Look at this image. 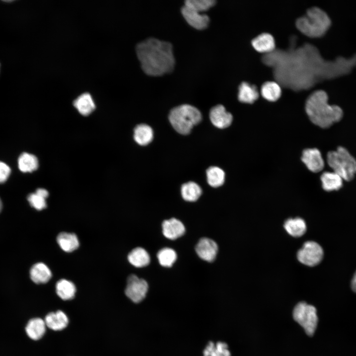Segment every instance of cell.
Returning <instances> with one entry per match:
<instances>
[{
  "instance_id": "cell-1",
  "label": "cell",
  "mask_w": 356,
  "mask_h": 356,
  "mask_svg": "<svg viewBox=\"0 0 356 356\" xmlns=\"http://www.w3.org/2000/svg\"><path fill=\"white\" fill-rule=\"evenodd\" d=\"M136 52L143 71L148 75L161 76L174 69L175 59L169 42L150 38L137 44Z\"/></svg>"
},
{
  "instance_id": "cell-2",
  "label": "cell",
  "mask_w": 356,
  "mask_h": 356,
  "mask_svg": "<svg viewBox=\"0 0 356 356\" xmlns=\"http://www.w3.org/2000/svg\"><path fill=\"white\" fill-rule=\"evenodd\" d=\"M328 95L323 90L311 93L306 100L305 110L311 122L321 128H327L339 122L343 111L338 106L328 103Z\"/></svg>"
},
{
  "instance_id": "cell-3",
  "label": "cell",
  "mask_w": 356,
  "mask_h": 356,
  "mask_svg": "<svg viewBox=\"0 0 356 356\" xmlns=\"http://www.w3.org/2000/svg\"><path fill=\"white\" fill-rule=\"evenodd\" d=\"M331 24L327 14L321 8L312 7L297 19L296 26L304 35L312 38H320L327 31Z\"/></svg>"
},
{
  "instance_id": "cell-4",
  "label": "cell",
  "mask_w": 356,
  "mask_h": 356,
  "mask_svg": "<svg viewBox=\"0 0 356 356\" xmlns=\"http://www.w3.org/2000/svg\"><path fill=\"white\" fill-rule=\"evenodd\" d=\"M169 119L177 132L187 134L192 128L201 121L202 116L199 110L194 106L183 104L171 110Z\"/></svg>"
},
{
  "instance_id": "cell-5",
  "label": "cell",
  "mask_w": 356,
  "mask_h": 356,
  "mask_svg": "<svg viewBox=\"0 0 356 356\" xmlns=\"http://www.w3.org/2000/svg\"><path fill=\"white\" fill-rule=\"evenodd\" d=\"M327 161L334 172L345 180H351L356 174V160L344 147L329 152Z\"/></svg>"
},
{
  "instance_id": "cell-6",
  "label": "cell",
  "mask_w": 356,
  "mask_h": 356,
  "mask_svg": "<svg viewBox=\"0 0 356 356\" xmlns=\"http://www.w3.org/2000/svg\"><path fill=\"white\" fill-rule=\"evenodd\" d=\"M293 315L294 320L304 329L308 335H313L318 321L314 307L305 302H300L295 307Z\"/></svg>"
},
{
  "instance_id": "cell-7",
  "label": "cell",
  "mask_w": 356,
  "mask_h": 356,
  "mask_svg": "<svg viewBox=\"0 0 356 356\" xmlns=\"http://www.w3.org/2000/svg\"><path fill=\"white\" fill-rule=\"evenodd\" d=\"M323 257L321 247L314 241L305 242L298 251L297 258L304 265L313 267L318 264Z\"/></svg>"
},
{
  "instance_id": "cell-8",
  "label": "cell",
  "mask_w": 356,
  "mask_h": 356,
  "mask_svg": "<svg viewBox=\"0 0 356 356\" xmlns=\"http://www.w3.org/2000/svg\"><path fill=\"white\" fill-rule=\"evenodd\" d=\"M148 288V284L145 280L132 274L127 279L125 294L133 302L137 303L145 297Z\"/></svg>"
},
{
  "instance_id": "cell-9",
  "label": "cell",
  "mask_w": 356,
  "mask_h": 356,
  "mask_svg": "<svg viewBox=\"0 0 356 356\" xmlns=\"http://www.w3.org/2000/svg\"><path fill=\"white\" fill-rule=\"evenodd\" d=\"M218 250L217 243L214 240L206 237L201 238L195 247V251L198 256L209 262L215 260Z\"/></svg>"
},
{
  "instance_id": "cell-10",
  "label": "cell",
  "mask_w": 356,
  "mask_h": 356,
  "mask_svg": "<svg viewBox=\"0 0 356 356\" xmlns=\"http://www.w3.org/2000/svg\"><path fill=\"white\" fill-rule=\"evenodd\" d=\"M302 160L311 171L317 173L321 171L324 162L321 153L316 148H308L303 152Z\"/></svg>"
},
{
  "instance_id": "cell-11",
  "label": "cell",
  "mask_w": 356,
  "mask_h": 356,
  "mask_svg": "<svg viewBox=\"0 0 356 356\" xmlns=\"http://www.w3.org/2000/svg\"><path fill=\"white\" fill-rule=\"evenodd\" d=\"M181 12L186 22L196 29L203 30L209 25L210 19L206 14H201L185 5L181 8Z\"/></svg>"
},
{
  "instance_id": "cell-12",
  "label": "cell",
  "mask_w": 356,
  "mask_h": 356,
  "mask_svg": "<svg viewBox=\"0 0 356 356\" xmlns=\"http://www.w3.org/2000/svg\"><path fill=\"white\" fill-rule=\"evenodd\" d=\"M232 116L225 107L219 104L212 108L210 112V119L212 124L220 129L229 127L232 121Z\"/></svg>"
},
{
  "instance_id": "cell-13",
  "label": "cell",
  "mask_w": 356,
  "mask_h": 356,
  "mask_svg": "<svg viewBox=\"0 0 356 356\" xmlns=\"http://www.w3.org/2000/svg\"><path fill=\"white\" fill-rule=\"evenodd\" d=\"M254 49L260 53H270L274 50L275 42L273 36L268 33H263L257 35L251 41Z\"/></svg>"
},
{
  "instance_id": "cell-14",
  "label": "cell",
  "mask_w": 356,
  "mask_h": 356,
  "mask_svg": "<svg viewBox=\"0 0 356 356\" xmlns=\"http://www.w3.org/2000/svg\"><path fill=\"white\" fill-rule=\"evenodd\" d=\"M259 96L256 86L246 82H242L238 88L237 97L242 103L252 104L256 101Z\"/></svg>"
},
{
  "instance_id": "cell-15",
  "label": "cell",
  "mask_w": 356,
  "mask_h": 356,
  "mask_svg": "<svg viewBox=\"0 0 356 356\" xmlns=\"http://www.w3.org/2000/svg\"><path fill=\"white\" fill-rule=\"evenodd\" d=\"M162 229L164 235L171 240L181 236L185 231L183 224L175 218L164 221L162 223Z\"/></svg>"
},
{
  "instance_id": "cell-16",
  "label": "cell",
  "mask_w": 356,
  "mask_h": 356,
  "mask_svg": "<svg viewBox=\"0 0 356 356\" xmlns=\"http://www.w3.org/2000/svg\"><path fill=\"white\" fill-rule=\"evenodd\" d=\"M44 322L49 328L58 331L63 329L67 326L68 318L63 312L59 310L47 314L45 317Z\"/></svg>"
},
{
  "instance_id": "cell-17",
  "label": "cell",
  "mask_w": 356,
  "mask_h": 356,
  "mask_svg": "<svg viewBox=\"0 0 356 356\" xmlns=\"http://www.w3.org/2000/svg\"><path fill=\"white\" fill-rule=\"evenodd\" d=\"M261 94L264 99L268 101H276L282 94L280 85L275 81H266L261 86Z\"/></svg>"
},
{
  "instance_id": "cell-18",
  "label": "cell",
  "mask_w": 356,
  "mask_h": 356,
  "mask_svg": "<svg viewBox=\"0 0 356 356\" xmlns=\"http://www.w3.org/2000/svg\"><path fill=\"white\" fill-rule=\"evenodd\" d=\"M73 105L83 116L89 115L95 108L91 95L88 92L83 93L76 98L73 102Z\"/></svg>"
},
{
  "instance_id": "cell-19",
  "label": "cell",
  "mask_w": 356,
  "mask_h": 356,
  "mask_svg": "<svg viewBox=\"0 0 356 356\" xmlns=\"http://www.w3.org/2000/svg\"><path fill=\"white\" fill-rule=\"evenodd\" d=\"M30 274L32 280L37 284L46 283L52 276L49 268L43 263H38L33 266Z\"/></svg>"
},
{
  "instance_id": "cell-20",
  "label": "cell",
  "mask_w": 356,
  "mask_h": 356,
  "mask_svg": "<svg viewBox=\"0 0 356 356\" xmlns=\"http://www.w3.org/2000/svg\"><path fill=\"white\" fill-rule=\"evenodd\" d=\"M56 240L60 247L66 252H71L79 246V240L74 233L61 232L57 235Z\"/></svg>"
},
{
  "instance_id": "cell-21",
  "label": "cell",
  "mask_w": 356,
  "mask_h": 356,
  "mask_svg": "<svg viewBox=\"0 0 356 356\" xmlns=\"http://www.w3.org/2000/svg\"><path fill=\"white\" fill-rule=\"evenodd\" d=\"M44 320L40 318H34L29 320L25 328L28 336L32 339L38 340L41 339L45 331Z\"/></svg>"
},
{
  "instance_id": "cell-22",
  "label": "cell",
  "mask_w": 356,
  "mask_h": 356,
  "mask_svg": "<svg viewBox=\"0 0 356 356\" xmlns=\"http://www.w3.org/2000/svg\"><path fill=\"white\" fill-rule=\"evenodd\" d=\"M320 179L322 188L327 191L339 190L343 185V179L334 172L323 173Z\"/></svg>"
},
{
  "instance_id": "cell-23",
  "label": "cell",
  "mask_w": 356,
  "mask_h": 356,
  "mask_svg": "<svg viewBox=\"0 0 356 356\" xmlns=\"http://www.w3.org/2000/svg\"><path fill=\"white\" fill-rule=\"evenodd\" d=\"M134 140L140 145H146L151 142L153 138V132L152 128L147 125H138L134 129Z\"/></svg>"
},
{
  "instance_id": "cell-24",
  "label": "cell",
  "mask_w": 356,
  "mask_h": 356,
  "mask_svg": "<svg viewBox=\"0 0 356 356\" xmlns=\"http://www.w3.org/2000/svg\"><path fill=\"white\" fill-rule=\"evenodd\" d=\"M128 259L132 265L137 267L147 266L150 261V256L147 252L141 247L134 249L129 254Z\"/></svg>"
},
{
  "instance_id": "cell-25",
  "label": "cell",
  "mask_w": 356,
  "mask_h": 356,
  "mask_svg": "<svg viewBox=\"0 0 356 356\" xmlns=\"http://www.w3.org/2000/svg\"><path fill=\"white\" fill-rule=\"evenodd\" d=\"M284 227L288 233L295 237L302 236L307 229L305 222L300 218L288 219L285 221Z\"/></svg>"
},
{
  "instance_id": "cell-26",
  "label": "cell",
  "mask_w": 356,
  "mask_h": 356,
  "mask_svg": "<svg viewBox=\"0 0 356 356\" xmlns=\"http://www.w3.org/2000/svg\"><path fill=\"white\" fill-rule=\"evenodd\" d=\"M76 287L73 283L66 279L59 280L56 284L57 295L63 300H71L75 296Z\"/></svg>"
},
{
  "instance_id": "cell-27",
  "label": "cell",
  "mask_w": 356,
  "mask_h": 356,
  "mask_svg": "<svg viewBox=\"0 0 356 356\" xmlns=\"http://www.w3.org/2000/svg\"><path fill=\"white\" fill-rule=\"evenodd\" d=\"M18 164L19 170L24 173L32 172L39 166L37 158L33 154L24 152L18 158Z\"/></svg>"
},
{
  "instance_id": "cell-28",
  "label": "cell",
  "mask_w": 356,
  "mask_h": 356,
  "mask_svg": "<svg viewBox=\"0 0 356 356\" xmlns=\"http://www.w3.org/2000/svg\"><path fill=\"white\" fill-rule=\"evenodd\" d=\"M181 193L182 198L187 201H196L202 194L201 187L196 183L189 181L181 186Z\"/></svg>"
},
{
  "instance_id": "cell-29",
  "label": "cell",
  "mask_w": 356,
  "mask_h": 356,
  "mask_svg": "<svg viewBox=\"0 0 356 356\" xmlns=\"http://www.w3.org/2000/svg\"><path fill=\"white\" fill-rule=\"evenodd\" d=\"M48 196V191L44 188H38L35 193L30 194L27 197L30 205L37 210L46 207L45 199Z\"/></svg>"
},
{
  "instance_id": "cell-30",
  "label": "cell",
  "mask_w": 356,
  "mask_h": 356,
  "mask_svg": "<svg viewBox=\"0 0 356 356\" xmlns=\"http://www.w3.org/2000/svg\"><path fill=\"white\" fill-rule=\"evenodd\" d=\"M207 181L210 185L218 187L223 184L224 182L225 174L221 168L212 166L206 171Z\"/></svg>"
},
{
  "instance_id": "cell-31",
  "label": "cell",
  "mask_w": 356,
  "mask_h": 356,
  "mask_svg": "<svg viewBox=\"0 0 356 356\" xmlns=\"http://www.w3.org/2000/svg\"><path fill=\"white\" fill-rule=\"evenodd\" d=\"M203 355L204 356H230L227 344L222 342L216 344L210 342L203 351Z\"/></svg>"
},
{
  "instance_id": "cell-32",
  "label": "cell",
  "mask_w": 356,
  "mask_h": 356,
  "mask_svg": "<svg viewBox=\"0 0 356 356\" xmlns=\"http://www.w3.org/2000/svg\"><path fill=\"white\" fill-rule=\"evenodd\" d=\"M177 254L172 249L165 248L160 250L157 254L160 264L165 267H170L177 259Z\"/></svg>"
},
{
  "instance_id": "cell-33",
  "label": "cell",
  "mask_w": 356,
  "mask_h": 356,
  "mask_svg": "<svg viewBox=\"0 0 356 356\" xmlns=\"http://www.w3.org/2000/svg\"><path fill=\"white\" fill-rule=\"evenodd\" d=\"M215 3L214 0H187L184 5L200 13L209 9Z\"/></svg>"
},
{
  "instance_id": "cell-34",
  "label": "cell",
  "mask_w": 356,
  "mask_h": 356,
  "mask_svg": "<svg viewBox=\"0 0 356 356\" xmlns=\"http://www.w3.org/2000/svg\"><path fill=\"white\" fill-rule=\"evenodd\" d=\"M11 172L10 168L5 163L0 161V183L6 181Z\"/></svg>"
},
{
  "instance_id": "cell-35",
  "label": "cell",
  "mask_w": 356,
  "mask_h": 356,
  "mask_svg": "<svg viewBox=\"0 0 356 356\" xmlns=\"http://www.w3.org/2000/svg\"><path fill=\"white\" fill-rule=\"evenodd\" d=\"M351 286L353 290L356 293V271L353 276Z\"/></svg>"
},
{
  "instance_id": "cell-36",
  "label": "cell",
  "mask_w": 356,
  "mask_h": 356,
  "mask_svg": "<svg viewBox=\"0 0 356 356\" xmlns=\"http://www.w3.org/2000/svg\"><path fill=\"white\" fill-rule=\"evenodd\" d=\"M1 208H2V203H1V200L0 199V212L1 210Z\"/></svg>"
}]
</instances>
